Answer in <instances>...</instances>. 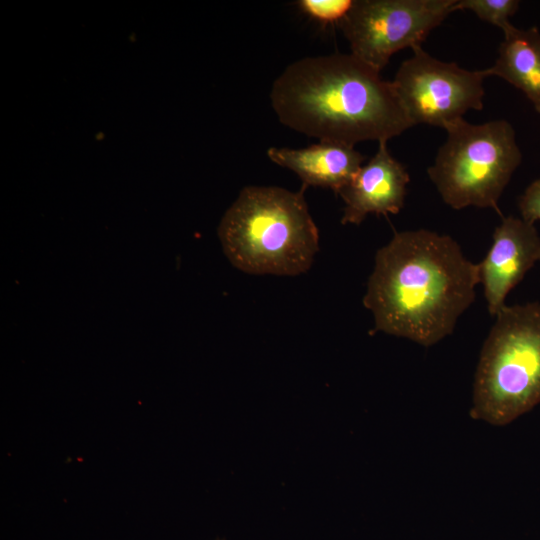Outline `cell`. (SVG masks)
Masks as SVG:
<instances>
[{
    "label": "cell",
    "instance_id": "obj_8",
    "mask_svg": "<svg viewBox=\"0 0 540 540\" xmlns=\"http://www.w3.org/2000/svg\"><path fill=\"white\" fill-rule=\"evenodd\" d=\"M540 261V236L535 225L514 216L504 217L495 228L493 242L479 263L487 308L495 316L508 293Z\"/></svg>",
    "mask_w": 540,
    "mask_h": 540
},
{
    "label": "cell",
    "instance_id": "obj_12",
    "mask_svg": "<svg viewBox=\"0 0 540 540\" xmlns=\"http://www.w3.org/2000/svg\"><path fill=\"white\" fill-rule=\"evenodd\" d=\"M518 0H457V10H469L478 18L497 26L503 32L512 26L509 21L517 10Z\"/></svg>",
    "mask_w": 540,
    "mask_h": 540
},
{
    "label": "cell",
    "instance_id": "obj_5",
    "mask_svg": "<svg viewBox=\"0 0 540 540\" xmlns=\"http://www.w3.org/2000/svg\"><path fill=\"white\" fill-rule=\"evenodd\" d=\"M447 137L427 169L442 200L459 210L498 209L499 199L522 160L506 120L472 124L461 118L445 128Z\"/></svg>",
    "mask_w": 540,
    "mask_h": 540
},
{
    "label": "cell",
    "instance_id": "obj_3",
    "mask_svg": "<svg viewBox=\"0 0 540 540\" xmlns=\"http://www.w3.org/2000/svg\"><path fill=\"white\" fill-rule=\"evenodd\" d=\"M274 186L244 187L218 229L224 253L250 274L295 276L319 250V234L303 194Z\"/></svg>",
    "mask_w": 540,
    "mask_h": 540
},
{
    "label": "cell",
    "instance_id": "obj_13",
    "mask_svg": "<svg viewBox=\"0 0 540 540\" xmlns=\"http://www.w3.org/2000/svg\"><path fill=\"white\" fill-rule=\"evenodd\" d=\"M297 5L303 13L319 22L339 23L351 9L353 0H299Z\"/></svg>",
    "mask_w": 540,
    "mask_h": 540
},
{
    "label": "cell",
    "instance_id": "obj_1",
    "mask_svg": "<svg viewBox=\"0 0 540 540\" xmlns=\"http://www.w3.org/2000/svg\"><path fill=\"white\" fill-rule=\"evenodd\" d=\"M478 283L479 263L469 261L449 235L396 232L376 252L363 304L375 332L429 347L453 332Z\"/></svg>",
    "mask_w": 540,
    "mask_h": 540
},
{
    "label": "cell",
    "instance_id": "obj_4",
    "mask_svg": "<svg viewBox=\"0 0 540 540\" xmlns=\"http://www.w3.org/2000/svg\"><path fill=\"white\" fill-rule=\"evenodd\" d=\"M540 403V303L505 305L480 352L470 415L504 426Z\"/></svg>",
    "mask_w": 540,
    "mask_h": 540
},
{
    "label": "cell",
    "instance_id": "obj_10",
    "mask_svg": "<svg viewBox=\"0 0 540 540\" xmlns=\"http://www.w3.org/2000/svg\"><path fill=\"white\" fill-rule=\"evenodd\" d=\"M268 158L295 172L305 185L330 188L338 192L357 174L365 156L354 146L319 142L305 148L270 147Z\"/></svg>",
    "mask_w": 540,
    "mask_h": 540
},
{
    "label": "cell",
    "instance_id": "obj_6",
    "mask_svg": "<svg viewBox=\"0 0 540 540\" xmlns=\"http://www.w3.org/2000/svg\"><path fill=\"white\" fill-rule=\"evenodd\" d=\"M457 0H355L338 23L351 54L380 72L391 56L421 46Z\"/></svg>",
    "mask_w": 540,
    "mask_h": 540
},
{
    "label": "cell",
    "instance_id": "obj_14",
    "mask_svg": "<svg viewBox=\"0 0 540 540\" xmlns=\"http://www.w3.org/2000/svg\"><path fill=\"white\" fill-rule=\"evenodd\" d=\"M521 218L535 224L540 221V178L534 180L521 195L518 203Z\"/></svg>",
    "mask_w": 540,
    "mask_h": 540
},
{
    "label": "cell",
    "instance_id": "obj_11",
    "mask_svg": "<svg viewBox=\"0 0 540 540\" xmlns=\"http://www.w3.org/2000/svg\"><path fill=\"white\" fill-rule=\"evenodd\" d=\"M504 33L493 66L483 69L486 77L497 76L524 93L540 114V31L514 25Z\"/></svg>",
    "mask_w": 540,
    "mask_h": 540
},
{
    "label": "cell",
    "instance_id": "obj_7",
    "mask_svg": "<svg viewBox=\"0 0 540 540\" xmlns=\"http://www.w3.org/2000/svg\"><path fill=\"white\" fill-rule=\"evenodd\" d=\"M399 66L392 85L411 124L445 129L468 110H482L483 70L434 58L421 46Z\"/></svg>",
    "mask_w": 540,
    "mask_h": 540
},
{
    "label": "cell",
    "instance_id": "obj_9",
    "mask_svg": "<svg viewBox=\"0 0 540 540\" xmlns=\"http://www.w3.org/2000/svg\"><path fill=\"white\" fill-rule=\"evenodd\" d=\"M409 181L405 166L390 154L387 142H378L374 156L338 192L345 203L341 223L359 225L369 214L399 213Z\"/></svg>",
    "mask_w": 540,
    "mask_h": 540
},
{
    "label": "cell",
    "instance_id": "obj_2",
    "mask_svg": "<svg viewBox=\"0 0 540 540\" xmlns=\"http://www.w3.org/2000/svg\"><path fill=\"white\" fill-rule=\"evenodd\" d=\"M279 121L319 142L388 141L412 127L392 82L351 53L294 61L275 79Z\"/></svg>",
    "mask_w": 540,
    "mask_h": 540
},
{
    "label": "cell",
    "instance_id": "obj_15",
    "mask_svg": "<svg viewBox=\"0 0 540 540\" xmlns=\"http://www.w3.org/2000/svg\"><path fill=\"white\" fill-rule=\"evenodd\" d=\"M215 540H225V539H220V538H217V539H215Z\"/></svg>",
    "mask_w": 540,
    "mask_h": 540
}]
</instances>
